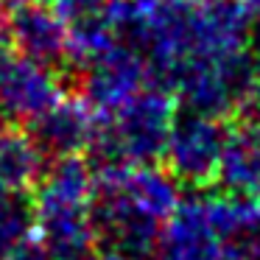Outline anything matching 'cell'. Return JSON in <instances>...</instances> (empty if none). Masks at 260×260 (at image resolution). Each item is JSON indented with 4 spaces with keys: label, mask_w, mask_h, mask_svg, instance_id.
<instances>
[{
    "label": "cell",
    "mask_w": 260,
    "mask_h": 260,
    "mask_svg": "<svg viewBox=\"0 0 260 260\" xmlns=\"http://www.w3.org/2000/svg\"><path fill=\"white\" fill-rule=\"evenodd\" d=\"M34 232L48 260H95V168L81 157L53 159L34 187Z\"/></svg>",
    "instance_id": "6da1fadb"
},
{
    "label": "cell",
    "mask_w": 260,
    "mask_h": 260,
    "mask_svg": "<svg viewBox=\"0 0 260 260\" xmlns=\"http://www.w3.org/2000/svg\"><path fill=\"white\" fill-rule=\"evenodd\" d=\"M179 109L162 87L146 84L109 112H95L90 157L95 168H143L157 165Z\"/></svg>",
    "instance_id": "7a4b0ae2"
},
{
    "label": "cell",
    "mask_w": 260,
    "mask_h": 260,
    "mask_svg": "<svg viewBox=\"0 0 260 260\" xmlns=\"http://www.w3.org/2000/svg\"><path fill=\"white\" fill-rule=\"evenodd\" d=\"M230 126L221 118L193 112V109H179L174 118L165 146V168L182 182V185H207L215 179L218 159L224 151V140Z\"/></svg>",
    "instance_id": "3957f363"
},
{
    "label": "cell",
    "mask_w": 260,
    "mask_h": 260,
    "mask_svg": "<svg viewBox=\"0 0 260 260\" xmlns=\"http://www.w3.org/2000/svg\"><path fill=\"white\" fill-rule=\"evenodd\" d=\"M64 98L59 73L25 53L0 51V120L28 126Z\"/></svg>",
    "instance_id": "277c9868"
},
{
    "label": "cell",
    "mask_w": 260,
    "mask_h": 260,
    "mask_svg": "<svg viewBox=\"0 0 260 260\" xmlns=\"http://www.w3.org/2000/svg\"><path fill=\"white\" fill-rule=\"evenodd\" d=\"M226 238L210 210V193L179 202L159 232L157 260H221Z\"/></svg>",
    "instance_id": "5b68a950"
},
{
    "label": "cell",
    "mask_w": 260,
    "mask_h": 260,
    "mask_svg": "<svg viewBox=\"0 0 260 260\" xmlns=\"http://www.w3.org/2000/svg\"><path fill=\"white\" fill-rule=\"evenodd\" d=\"M148 84V64L132 45L115 40L104 48L84 70H81V87L84 101L95 112H109L129 95Z\"/></svg>",
    "instance_id": "8992f818"
},
{
    "label": "cell",
    "mask_w": 260,
    "mask_h": 260,
    "mask_svg": "<svg viewBox=\"0 0 260 260\" xmlns=\"http://www.w3.org/2000/svg\"><path fill=\"white\" fill-rule=\"evenodd\" d=\"M95 120H98L95 109L84 98L64 95L48 112L31 120L25 126V132L48 159L81 157L84 151H90L92 135H95Z\"/></svg>",
    "instance_id": "52a82bcc"
},
{
    "label": "cell",
    "mask_w": 260,
    "mask_h": 260,
    "mask_svg": "<svg viewBox=\"0 0 260 260\" xmlns=\"http://www.w3.org/2000/svg\"><path fill=\"white\" fill-rule=\"evenodd\" d=\"M12 48L56 68L68 59V28L45 0H14L6 20Z\"/></svg>",
    "instance_id": "ba28073f"
},
{
    "label": "cell",
    "mask_w": 260,
    "mask_h": 260,
    "mask_svg": "<svg viewBox=\"0 0 260 260\" xmlns=\"http://www.w3.org/2000/svg\"><path fill=\"white\" fill-rule=\"evenodd\" d=\"M213 182L226 196H238V199L260 196V132L257 129H249L243 123L230 126Z\"/></svg>",
    "instance_id": "9c48e42d"
},
{
    "label": "cell",
    "mask_w": 260,
    "mask_h": 260,
    "mask_svg": "<svg viewBox=\"0 0 260 260\" xmlns=\"http://www.w3.org/2000/svg\"><path fill=\"white\" fill-rule=\"evenodd\" d=\"M45 154L37 148L25 129L0 126V190L28 193L45 174Z\"/></svg>",
    "instance_id": "30bf717a"
},
{
    "label": "cell",
    "mask_w": 260,
    "mask_h": 260,
    "mask_svg": "<svg viewBox=\"0 0 260 260\" xmlns=\"http://www.w3.org/2000/svg\"><path fill=\"white\" fill-rule=\"evenodd\" d=\"M34 238V204L28 193L0 190V260Z\"/></svg>",
    "instance_id": "8fae6325"
},
{
    "label": "cell",
    "mask_w": 260,
    "mask_h": 260,
    "mask_svg": "<svg viewBox=\"0 0 260 260\" xmlns=\"http://www.w3.org/2000/svg\"><path fill=\"white\" fill-rule=\"evenodd\" d=\"M235 115H238V123L260 132V70L254 76V81L249 84V90L243 92V98L238 101Z\"/></svg>",
    "instance_id": "7c38bea8"
},
{
    "label": "cell",
    "mask_w": 260,
    "mask_h": 260,
    "mask_svg": "<svg viewBox=\"0 0 260 260\" xmlns=\"http://www.w3.org/2000/svg\"><path fill=\"white\" fill-rule=\"evenodd\" d=\"M243 9H246V25H249V51L260 59V0H249Z\"/></svg>",
    "instance_id": "4fadbf2b"
},
{
    "label": "cell",
    "mask_w": 260,
    "mask_h": 260,
    "mask_svg": "<svg viewBox=\"0 0 260 260\" xmlns=\"http://www.w3.org/2000/svg\"><path fill=\"white\" fill-rule=\"evenodd\" d=\"M6 260H48V257H45V252H42L40 241H37V238H28V241L14 249Z\"/></svg>",
    "instance_id": "5bb4252c"
},
{
    "label": "cell",
    "mask_w": 260,
    "mask_h": 260,
    "mask_svg": "<svg viewBox=\"0 0 260 260\" xmlns=\"http://www.w3.org/2000/svg\"><path fill=\"white\" fill-rule=\"evenodd\" d=\"M12 3L14 0H0V31H6V20H9V12H12Z\"/></svg>",
    "instance_id": "9a60e30c"
},
{
    "label": "cell",
    "mask_w": 260,
    "mask_h": 260,
    "mask_svg": "<svg viewBox=\"0 0 260 260\" xmlns=\"http://www.w3.org/2000/svg\"><path fill=\"white\" fill-rule=\"evenodd\" d=\"M95 260H120V257H115V254H101V257H95Z\"/></svg>",
    "instance_id": "2e32d148"
},
{
    "label": "cell",
    "mask_w": 260,
    "mask_h": 260,
    "mask_svg": "<svg viewBox=\"0 0 260 260\" xmlns=\"http://www.w3.org/2000/svg\"><path fill=\"white\" fill-rule=\"evenodd\" d=\"M238 3H241V6H246V3H249V0H238Z\"/></svg>",
    "instance_id": "e0dca14e"
}]
</instances>
